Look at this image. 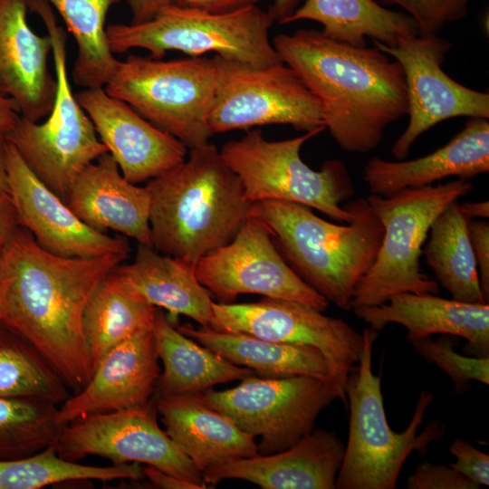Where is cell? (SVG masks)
Returning a JSON list of instances; mask_svg holds the SVG:
<instances>
[{"label": "cell", "instance_id": "15", "mask_svg": "<svg viewBox=\"0 0 489 489\" xmlns=\"http://www.w3.org/2000/svg\"><path fill=\"white\" fill-rule=\"evenodd\" d=\"M374 46L398 61L404 72L409 120L391 147L403 160L417 139L436 124L455 117L489 119V93L467 88L443 70L451 43L437 34H402L394 46Z\"/></svg>", "mask_w": 489, "mask_h": 489}, {"label": "cell", "instance_id": "35", "mask_svg": "<svg viewBox=\"0 0 489 489\" xmlns=\"http://www.w3.org/2000/svg\"><path fill=\"white\" fill-rule=\"evenodd\" d=\"M58 405L37 398H0V461L32 455L57 445L65 425Z\"/></svg>", "mask_w": 489, "mask_h": 489}, {"label": "cell", "instance_id": "25", "mask_svg": "<svg viewBox=\"0 0 489 489\" xmlns=\"http://www.w3.org/2000/svg\"><path fill=\"white\" fill-rule=\"evenodd\" d=\"M153 400L165 432L202 474L226 461L259 455L254 437L206 405L199 393Z\"/></svg>", "mask_w": 489, "mask_h": 489}, {"label": "cell", "instance_id": "27", "mask_svg": "<svg viewBox=\"0 0 489 489\" xmlns=\"http://www.w3.org/2000/svg\"><path fill=\"white\" fill-rule=\"evenodd\" d=\"M152 331L158 357L163 364L153 399L198 394L221 383L256 375L179 331L162 312H157Z\"/></svg>", "mask_w": 489, "mask_h": 489}, {"label": "cell", "instance_id": "17", "mask_svg": "<svg viewBox=\"0 0 489 489\" xmlns=\"http://www.w3.org/2000/svg\"><path fill=\"white\" fill-rule=\"evenodd\" d=\"M6 168L8 193L19 225L28 230L43 249L72 258L129 255L130 246L125 237H111L83 223L35 176L9 141Z\"/></svg>", "mask_w": 489, "mask_h": 489}, {"label": "cell", "instance_id": "49", "mask_svg": "<svg viewBox=\"0 0 489 489\" xmlns=\"http://www.w3.org/2000/svg\"><path fill=\"white\" fill-rule=\"evenodd\" d=\"M4 312V299H3V292L0 286V321L2 320Z\"/></svg>", "mask_w": 489, "mask_h": 489}, {"label": "cell", "instance_id": "43", "mask_svg": "<svg viewBox=\"0 0 489 489\" xmlns=\"http://www.w3.org/2000/svg\"><path fill=\"white\" fill-rule=\"evenodd\" d=\"M131 13L130 24L147 22L173 5L172 0H128Z\"/></svg>", "mask_w": 489, "mask_h": 489}, {"label": "cell", "instance_id": "42", "mask_svg": "<svg viewBox=\"0 0 489 489\" xmlns=\"http://www.w3.org/2000/svg\"><path fill=\"white\" fill-rule=\"evenodd\" d=\"M19 226L16 211L9 194L0 196V258L5 245Z\"/></svg>", "mask_w": 489, "mask_h": 489}, {"label": "cell", "instance_id": "21", "mask_svg": "<svg viewBox=\"0 0 489 489\" xmlns=\"http://www.w3.org/2000/svg\"><path fill=\"white\" fill-rule=\"evenodd\" d=\"M344 449L333 431L312 430L288 449L229 460L203 476L206 484L240 479L264 489H335Z\"/></svg>", "mask_w": 489, "mask_h": 489}, {"label": "cell", "instance_id": "45", "mask_svg": "<svg viewBox=\"0 0 489 489\" xmlns=\"http://www.w3.org/2000/svg\"><path fill=\"white\" fill-rule=\"evenodd\" d=\"M20 117L18 108L14 101L0 95V131L9 132Z\"/></svg>", "mask_w": 489, "mask_h": 489}, {"label": "cell", "instance_id": "37", "mask_svg": "<svg viewBox=\"0 0 489 489\" xmlns=\"http://www.w3.org/2000/svg\"><path fill=\"white\" fill-rule=\"evenodd\" d=\"M397 5L416 22L419 34H437L446 24L465 18L472 0H376Z\"/></svg>", "mask_w": 489, "mask_h": 489}, {"label": "cell", "instance_id": "40", "mask_svg": "<svg viewBox=\"0 0 489 489\" xmlns=\"http://www.w3.org/2000/svg\"><path fill=\"white\" fill-rule=\"evenodd\" d=\"M469 237L476 263L480 285L485 299L489 300V223L485 219H471L468 223Z\"/></svg>", "mask_w": 489, "mask_h": 489}, {"label": "cell", "instance_id": "36", "mask_svg": "<svg viewBox=\"0 0 489 489\" xmlns=\"http://www.w3.org/2000/svg\"><path fill=\"white\" fill-rule=\"evenodd\" d=\"M427 362L436 365L453 380L457 392L471 380L489 384V357L465 356L455 351L449 340L426 337L410 342Z\"/></svg>", "mask_w": 489, "mask_h": 489}, {"label": "cell", "instance_id": "19", "mask_svg": "<svg viewBox=\"0 0 489 489\" xmlns=\"http://www.w3.org/2000/svg\"><path fill=\"white\" fill-rule=\"evenodd\" d=\"M152 329L110 349L89 382L59 407L58 421L66 425L92 413L139 408L153 398L160 375Z\"/></svg>", "mask_w": 489, "mask_h": 489}, {"label": "cell", "instance_id": "34", "mask_svg": "<svg viewBox=\"0 0 489 489\" xmlns=\"http://www.w3.org/2000/svg\"><path fill=\"white\" fill-rule=\"evenodd\" d=\"M143 477L139 463L108 466L82 465L61 457L56 445L26 457L0 461V489H39L69 481L107 482Z\"/></svg>", "mask_w": 489, "mask_h": 489}, {"label": "cell", "instance_id": "46", "mask_svg": "<svg viewBox=\"0 0 489 489\" xmlns=\"http://www.w3.org/2000/svg\"><path fill=\"white\" fill-rule=\"evenodd\" d=\"M302 0H273L268 10L273 19L281 24H284L287 18L297 9Z\"/></svg>", "mask_w": 489, "mask_h": 489}, {"label": "cell", "instance_id": "3", "mask_svg": "<svg viewBox=\"0 0 489 489\" xmlns=\"http://www.w3.org/2000/svg\"><path fill=\"white\" fill-rule=\"evenodd\" d=\"M146 187L154 249L194 265L235 237L252 205L210 142L191 149L187 160Z\"/></svg>", "mask_w": 489, "mask_h": 489}, {"label": "cell", "instance_id": "31", "mask_svg": "<svg viewBox=\"0 0 489 489\" xmlns=\"http://www.w3.org/2000/svg\"><path fill=\"white\" fill-rule=\"evenodd\" d=\"M469 220L460 208L459 199L451 202L434 220L422 254L452 299L484 304L488 301L480 285L468 233Z\"/></svg>", "mask_w": 489, "mask_h": 489}, {"label": "cell", "instance_id": "28", "mask_svg": "<svg viewBox=\"0 0 489 489\" xmlns=\"http://www.w3.org/2000/svg\"><path fill=\"white\" fill-rule=\"evenodd\" d=\"M177 328L229 362L245 366L259 377L309 376L327 381L335 388L325 358L313 347L274 342L209 327L196 329L189 323Z\"/></svg>", "mask_w": 489, "mask_h": 489}, {"label": "cell", "instance_id": "16", "mask_svg": "<svg viewBox=\"0 0 489 489\" xmlns=\"http://www.w3.org/2000/svg\"><path fill=\"white\" fill-rule=\"evenodd\" d=\"M195 272L219 303H233L240 294L254 293L303 302L321 312L330 305L292 270L268 229L251 216L228 244L200 258Z\"/></svg>", "mask_w": 489, "mask_h": 489}, {"label": "cell", "instance_id": "1", "mask_svg": "<svg viewBox=\"0 0 489 489\" xmlns=\"http://www.w3.org/2000/svg\"><path fill=\"white\" fill-rule=\"evenodd\" d=\"M127 257L58 256L21 226L1 255V321L34 344L74 393L92 375L82 332L85 306L100 282Z\"/></svg>", "mask_w": 489, "mask_h": 489}, {"label": "cell", "instance_id": "5", "mask_svg": "<svg viewBox=\"0 0 489 489\" xmlns=\"http://www.w3.org/2000/svg\"><path fill=\"white\" fill-rule=\"evenodd\" d=\"M362 335L360 361L345 385L349 436L336 488L394 489L408 455L415 451L425 454L428 446L444 435L445 426L433 420L417 434L434 400L429 390H423L406 429L399 433L391 429L384 408L381 379L372 372V350L378 331L365 328Z\"/></svg>", "mask_w": 489, "mask_h": 489}, {"label": "cell", "instance_id": "7", "mask_svg": "<svg viewBox=\"0 0 489 489\" xmlns=\"http://www.w3.org/2000/svg\"><path fill=\"white\" fill-rule=\"evenodd\" d=\"M273 21L258 5L235 12L214 14L172 5L141 24L106 26L110 52L123 53L133 48L163 58L168 51L190 57L213 53L254 66L283 62L269 37Z\"/></svg>", "mask_w": 489, "mask_h": 489}, {"label": "cell", "instance_id": "13", "mask_svg": "<svg viewBox=\"0 0 489 489\" xmlns=\"http://www.w3.org/2000/svg\"><path fill=\"white\" fill-rule=\"evenodd\" d=\"M209 328L319 350L338 398L347 405L345 385L360 361L363 335L345 321L303 302L264 297L248 303L214 302Z\"/></svg>", "mask_w": 489, "mask_h": 489}, {"label": "cell", "instance_id": "2", "mask_svg": "<svg viewBox=\"0 0 489 489\" xmlns=\"http://www.w3.org/2000/svg\"><path fill=\"white\" fill-rule=\"evenodd\" d=\"M272 43L317 98L325 128L344 151H372L386 129L408 115L403 69L376 46L338 43L314 29L279 34Z\"/></svg>", "mask_w": 489, "mask_h": 489}, {"label": "cell", "instance_id": "47", "mask_svg": "<svg viewBox=\"0 0 489 489\" xmlns=\"http://www.w3.org/2000/svg\"><path fill=\"white\" fill-rule=\"evenodd\" d=\"M460 208L470 220L489 217V202L487 200L460 203Z\"/></svg>", "mask_w": 489, "mask_h": 489}, {"label": "cell", "instance_id": "14", "mask_svg": "<svg viewBox=\"0 0 489 489\" xmlns=\"http://www.w3.org/2000/svg\"><path fill=\"white\" fill-rule=\"evenodd\" d=\"M155 401L110 412L92 413L66 424L57 442L61 457L77 462L87 455L112 465L139 463L209 488L203 474L183 454L157 421Z\"/></svg>", "mask_w": 489, "mask_h": 489}, {"label": "cell", "instance_id": "12", "mask_svg": "<svg viewBox=\"0 0 489 489\" xmlns=\"http://www.w3.org/2000/svg\"><path fill=\"white\" fill-rule=\"evenodd\" d=\"M229 389L199 393L210 408L230 417L244 432L260 436L259 455L290 448L313 430L320 413L338 398L333 386L309 376L251 375Z\"/></svg>", "mask_w": 489, "mask_h": 489}, {"label": "cell", "instance_id": "11", "mask_svg": "<svg viewBox=\"0 0 489 489\" xmlns=\"http://www.w3.org/2000/svg\"><path fill=\"white\" fill-rule=\"evenodd\" d=\"M213 58L216 86L207 119L213 134L271 124L305 132L325 128L319 101L284 62L254 66Z\"/></svg>", "mask_w": 489, "mask_h": 489}, {"label": "cell", "instance_id": "6", "mask_svg": "<svg viewBox=\"0 0 489 489\" xmlns=\"http://www.w3.org/2000/svg\"><path fill=\"white\" fill-rule=\"evenodd\" d=\"M43 20L53 43L56 96L44 121L20 115L5 134L35 176L64 202L79 174L104 153L94 126L72 93L67 69V34L46 0H27Z\"/></svg>", "mask_w": 489, "mask_h": 489}, {"label": "cell", "instance_id": "44", "mask_svg": "<svg viewBox=\"0 0 489 489\" xmlns=\"http://www.w3.org/2000/svg\"><path fill=\"white\" fill-rule=\"evenodd\" d=\"M146 476L155 486L165 489H203L192 482L177 478L153 466L143 468Z\"/></svg>", "mask_w": 489, "mask_h": 489}, {"label": "cell", "instance_id": "8", "mask_svg": "<svg viewBox=\"0 0 489 489\" xmlns=\"http://www.w3.org/2000/svg\"><path fill=\"white\" fill-rule=\"evenodd\" d=\"M325 129L321 127L292 139L268 140L260 129L249 130L239 139L225 142L219 149L225 163L241 180L250 203L278 200L314 208L344 223L353 219L347 203L355 189L343 161L326 160L321 170L302 161V145Z\"/></svg>", "mask_w": 489, "mask_h": 489}, {"label": "cell", "instance_id": "38", "mask_svg": "<svg viewBox=\"0 0 489 489\" xmlns=\"http://www.w3.org/2000/svg\"><path fill=\"white\" fill-rule=\"evenodd\" d=\"M408 489H480L449 465L424 462L416 466L406 482Z\"/></svg>", "mask_w": 489, "mask_h": 489}, {"label": "cell", "instance_id": "32", "mask_svg": "<svg viewBox=\"0 0 489 489\" xmlns=\"http://www.w3.org/2000/svg\"><path fill=\"white\" fill-rule=\"evenodd\" d=\"M52 4L72 34L77 46L72 78L81 87H104L119 60L109 48L106 17L120 0H46Z\"/></svg>", "mask_w": 489, "mask_h": 489}, {"label": "cell", "instance_id": "23", "mask_svg": "<svg viewBox=\"0 0 489 489\" xmlns=\"http://www.w3.org/2000/svg\"><path fill=\"white\" fill-rule=\"evenodd\" d=\"M354 314L379 331L388 323L407 329L408 342L433 334L458 336L476 357H489V304L445 299L434 293L401 292L386 302L352 309Z\"/></svg>", "mask_w": 489, "mask_h": 489}, {"label": "cell", "instance_id": "41", "mask_svg": "<svg viewBox=\"0 0 489 489\" xmlns=\"http://www.w3.org/2000/svg\"><path fill=\"white\" fill-rule=\"evenodd\" d=\"M261 0H172L173 5L214 14L235 12L257 5Z\"/></svg>", "mask_w": 489, "mask_h": 489}, {"label": "cell", "instance_id": "30", "mask_svg": "<svg viewBox=\"0 0 489 489\" xmlns=\"http://www.w3.org/2000/svg\"><path fill=\"white\" fill-rule=\"evenodd\" d=\"M157 312L115 270L102 279L91 295L82 316V332L92 371L114 346L152 329Z\"/></svg>", "mask_w": 489, "mask_h": 489}, {"label": "cell", "instance_id": "29", "mask_svg": "<svg viewBox=\"0 0 489 489\" xmlns=\"http://www.w3.org/2000/svg\"><path fill=\"white\" fill-rule=\"evenodd\" d=\"M300 20L322 25L321 34L332 41L366 46L367 38L394 46L402 34H418L408 14L385 8L376 0H305L285 24Z\"/></svg>", "mask_w": 489, "mask_h": 489}, {"label": "cell", "instance_id": "4", "mask_svg": "<svg viewBox=\"0 0 489 489\" xmlns=\"http://www.w3.org/2000/svg\"><path fill=\"white\" fill-rule=\"evenodd\" d=\"M353 219L328 222L310 207L292 202L252 203L249 216L268 229L292 270L321 296L350 311L360 281L373 264L384 228L367 199L347 203Z\"/></svg>", "mask_w": 489, "mask_h": 489}, {"label": "cell", "instance_id": "20", "mask_svg": "<svg viewBox=\"0 0 489 489\" xmlns=\"http://www.w3.org/2000/svg\"><path fill=\"white\" fill-rule=\"evenodd\" d=\"M27 10V0H0V95L37 122L51 112L57 82L48 66L51 37L30 28Z\"/></svg>", "mask_w": 489, "mask_h": 489}, {"label": "cell", "instance_id": "22", "mask_svg": "<svg viewBox=\"0 0 489 489\" xmlns=\"http://www.w3.org/2000/svg\"><path fill=\"white\" fill-rule=\"evenodd\" d=\"M65 203L89 226L111 229L153 247L149 192L128 181L109 152L79 174Z\"/></svg>", "mask_w": 489, "mask_h": 489}, {"label": "cell", "instance_id": "9", "mask_svg": "<svg viewBox=\"0 0 489 489\" xmlns=\"http://www.w3.org/2000/svg\"><path fill=\"white\" fill-rule=\"evenodd\" d=\"M473 187L456 179L405 188L388 197L368 196L384 235L373 264L354 290L351 310L384 303L401 292L438 293V283L421 271L422 246L437 216Z\"/></svg>", "mask_w": 489, "mask_h": 489}, {"label": "cell", "instance_id": "48", "mask_svg": "<svg viewBox=\"0 0 489 489\" xmlns=\"http://www.w3.org/2000/svg\"><path fill=\"white\" fill-rule=\"evenodd\" d=\"M7 145L5 133L0 131V196L9 194L6 168Z\"/></svg>", "mask_w": 489, "mask_h": 489}, {"label": "cell", "instance_id": "18", "mask_svg": "<svg viewBox=\"0 0 489 489\" xmlns=\"http://www.w3.org/2000/svg\"><path fill=\"white\" fill-rule=\"evenodd\" d=\"M76 100L91 119L100 140L130 183L151 180L181 164L187 147L158 129L104 87L86 88Z\"/></svg>", "mask_w": 489, "mask_h": 489}, {"label": "cell", "instance_id": "26", "mask_svg": "<svg viewBox=\"0 0 489 489\" xmlns=\"http://www.w3.org/2000/svg\"><path fill=\"white\" fill-rule=\"evenodd\" d=\"M195 267L139 244L134 261L120 264L115 273L147 302L167 310L168 319L174 325L178 315H185L208 328L214 302L210 292L197 280Z\"/></svg>", "mask_w": 489, "mask_h": 489}, {"label": "cell", "instance_id": "24", "mask_svg": "<svg viewBox=\"0 0 489 489\" xmlns=\"http://www.w3.org/2000/svg\"><path fill=\"white\" fill-rule=\"evenodd\" d=\"M488 171L489 121L474 117L449 142L431 154L411 160L369 159L363 168V180L370 194L388 197L447 177L468 181Z\"/></svg>", "mask_w": 489, "mask_h": 489}, {"label": "cell", "instance_id": "10", "mask_svg": "<svg viewBox=\"0 0 489 489\" xmlns=\"http://www.w3.org/2000/svg\"><path fill=\"white\" fill-rule=\"evenodd\" d=\"M216 86L213 57L160 61L130 54L104 90L191 149L214 135L207 119Z\"/></svg>", "mask_w": 489, "mask_h": 489}, {"label": "cell", "instance_id": "39", "mask_svg": "<svg viewBox=\"0 0 489 489\" xmlns=\"http://www.w3.org/2000/svg\"><path fill=\"white\" fill-rule=\"evenodd\" d=\"M455 461L449 465L475 484L489 485V455L467 441L456 437L449 446Z\"/></svg>", "mask_w": 489, "mask_h": 489}, {"label": "cell", "instance_id": "33", "mask_svg": "<svg viewBox=\"0 0 489 489\" xmlns=\"http://www.w3.org/2000/svg\"><path fill=\"white\" fill-rule=\"evenodd\" d=\"M64 379L27 339L0 321V398H37L62 405Z\"/></svg>", "mask_w": 489, "mask_h": 489}]
</instances>
